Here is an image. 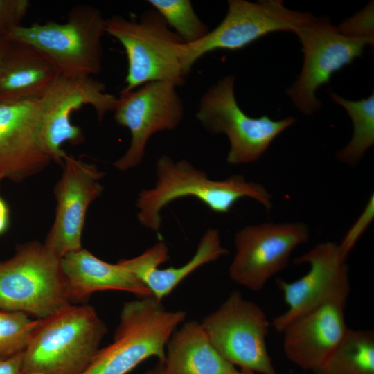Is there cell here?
<instances>
[{
	"instance_id": "11",
	"label": "cell",
	"mask_w": 374,
	"mask_h": 374,
	"mask_svg": "<svg viewBox=\"0 0 374 374\" xmlns=\"http://www.w3.org/2000/svg\"><path fill=\"white\" fill-rule=\"evenodd\" d=\"M39 100L42 143L52 161L62 165L66 153L62 145H78L84 140L81 128L71 123V114L89 105L102 121L108 112L114 111L117 97L107 93L105 85L92 76L58 74Z\"/></svg>"
},
{
	"instance_id": "24",
	"label": "cell",
	"mask_w": 374,
	"mask_h": 374,
	"mask_svg": "<svg viewBox=\"0 0 374 374\" xmlns=\"http://www.w3.org/2000/svg\"><path fill=\"white\" fill-rule=\"evenodd\" d=\"M184 44L199 41L210 31L195 13L189 0L148 1Z\"/></svg>"
},
{
	"instance_id": "17",
	"label": "cell",
	"mask_w": 374,
	"mask_h": 374,
	"mask_svg": "<svg viewBox=\"0 0 374 374\" xmlns=\"http://www.w3.org/2000/svg\"><path fill=\"white\" fill-rule=\"evenodd\" d=\"M346 300H328L284 327L283 350L290 361L314 372L321 367L348 329L345 319Z\"/></svg>"
},
{
	"instance_id": "19",
	"label": "cell",
	"mask_w": 374,
	"mask_h": 374,
	"mask_svg": "<svg viewBox=\"0 0 374 374\" xmlns=\"http://www.w3.org/2000/svg\"><path fill=\"white\" fill-rule=\"evenodd\" d=\"M60 265L71 301H80L106 290L126 291L138 298L151 296L150 290L118 262L112 264L83 248L61 258Z\"/></svg>"
},
{
	"instance_id": "10",
	"label": "cell",
	"mask_w": 374,
	"mask_h": 374,
	"mask_svg": "<svg viewBox=\"0 0 374 374\" xmlns=\"http://www.w3.org/2000/svg\"><path fill=\"white\" fill-rule=\"evenodd\" d=\"M294 33L302 44L304 62L297 80L287 93L301 112L312 114L321 106L315 94L318 88L360 56L373 39L346 36L328 19L314 16Z\"/></svg>"
},
{
	"instance_id": "31",
	"label": "cell",
	"mask_w": 374,
	"mask_h": 374,
	"mask_svg": "<svg viewBox=\"0 0 374 374\" xmlns=\"http://www.w3.org/2000/svg\"><path fill=\"white\" fill-rule=\"evenodd\" d=\"M145 374H168L164 361H159L157 365L148 371Z\"/></svg>"
},
{
	"instance_id": "8",
	"label": "cell",
	"mask_w": 374,
	"mask_h": 374,
	"mask_svg": "<svg viewBox=\"0 0 374 374\" xmlns=\"http://www.w3.org/2000/svg\"><path fill=\"white\" fill-rule=\"evenodd\" d=\"M228 11L220 24L199 41L182 44L179 56L184 73L188 75L193 64L211 51L239 50L273 32L294 31L314 15L285 8L278 0L253 3L229 0Z\"/></svg>"
},
{
	"instance_id": "35",
	"label": "cell",
	"mask_w": 374,
	"mask_h": 374,
	"mask_svg": "<svg viewBox=\"0 0 374 374\" xmlns=\"http://www.w3.org/2000/svg\"><path fill=\"white\" fill-rule=\"evenodd\" d=\"M314 374H318V373H314Z\"/></svg>"
},
{
	"instance_id": "22",
	"label": "cell",
	"mask_w": 374,
	"mask_h": 374,
	"mask_svg": "<svg viewBox=\"0 0 374 374\" xmlns=\"http://www.w3.org/2000/svg\"><path fill=\"white\" fill-rule=\"evenodd\" d=\"M318 374H374V334L348 328Z\"/></svg>"
},
{
	"instance_id": "30",
	"label": "cell",
	"mask_w": 374,
	"mask_h": 374,
	"mask_svg": "<svg viewBox=\"0 0 374 374\" xmlns=\"http://www.w3.org/2000/svg\"><path fill=\"white\" fill-rule=\"evenodd\" d=\"M9 224V208L6 201L0 196V235L8 230Z\"/></svg>"
},
{
	"instance_id": "1",
	"label": "cell",
	"mask_w": 374,
	"mask_h": 374,
	"mask_svg": "<svg viewBox=\"0 0 374 374\" xmlns=\"http://www.w3.org/2000/svg\"><path fill=\"white\" fill-rule=\"evenodd\" d=\"M154 187L143 189L138 195L137 218L147 229L159 233L163 207L175 199L193 197L211 211L228 213L240 199L249 197L267 211L272 208L271 195L262 184L247 181L242 175H232L224 180H213L186 160L175 161L167 155L156 163Z\"/></svg>"
},
{
	"instance_id": "18",
	"label": "cell",
	"mask_w": 374,
	"mask_h": 374,
	"mask_svg": "<svg viewBox=\"0 0 374 374\" xmlns=\"http://www.w3.org/2000/svg\"><path fill=\"white\" fill-rule=\"evenodd\" d=\"M228 253V249L221 244L219 231L209 229L202 236L193 256L181 266L158 268L168 259V247L163 241L134 258L118 262L139 278L152 296L161 301L197 269Z\"/></svg>"
},
{
	"instance_id": "16",
	"label": "cell",
	"mask_w": 374,
	"mask_h": 374,
	"mask_svg": "<svg viewBox=\"0 0 374 374\" xmlns=\"http://www.w3.org/2000/svg\"><path fill=\"white\" fill-rule=\"evenodd\" d=\"M51 161L40 136L39 98L0 103V184L23 181Z\"/></svg>"
},
{
	"instance_id": "28",
	"label": "cell",
	"mask_w": 374,
	"mask_h": 374,
	"mask_svg": "<svg viewBox=\"0 0 374 374\" xmlns=\"http://www.w3.org/2000/svg\"><path fill=\"white\" fill-rule=\"evenodd\" d=\"M373 203V195H372L361 216L350 229L341 242L339 244L341 251L345 258H347V256L358 238L372 221L374 215Z\"/></svg>"
},
{
	"instance_id": "9",
	"label": "cell",
	"mask_w": 374,
	"mask_h": 374,
	"mask_svg": "<svg viewBox=\"0 0 374 374\" xmlns=\"http://www.w3.org/2000/svg\"><path fill=\"white\" fill-rule=\"evenodd\" d=\"M200 323L215 350L233 366L253 373L277 374L267 348V315L240 292L233 291Z\"/></svg>"
},
{
	"instance_id": "20",
	"label": "cell",
	"mask_w": 374,
	"mask_h": 374,
	"mask_svg": "<svg viewBox=\"0 0 374 374\" xmlns=\"http://www.w3.org/2000/svg\"><path fill=\"white\" fill-rule=\"evenodd\" d=\"M58 74L34 48L8 41L0 69V103L39 98Z\"/></svg>"
},
{
	"instance_id": "29",
	"label": "cell",
	"mask_w": 374,
	"mask_h": 374,
	"mask_svg": "<svg viewBox=\"0 0 374 374\" xmlns=\"http://www.w3.org/2000/svg\"><path fill=\"white\" fill-rule=\"evenodd\" d=\"M24 352L5 359H0V374H24Z\"/></svg>"
},
{
	"instance_id": "7",
	"label": "cell",
	"mask_w": 374,
	"mask_h": 374,
	"mask_svg": "<svg viewBox=\"0 0 374 374\" xmlns=\"http://www.w3.org/2000/svg\"><path fill=\"white\" fill-rule=\"evenodd\" d=\"M234 82L235 77L227 75L212 85L202 97L195 115L210 134H224L228 137L229 164H247L257 161L295 118L274 121L267 116H249L236 101Z\"/></svg>"
},
{
	"instance_id": "12",
	"label": "cell",
	"mask_w": 374,
	"mask_h": 374,
	"mask_svg": "<svg viewBox=\"0 0 374 374\" xmlns=\"http://www.w3.org/2000/svg\"><path fill=\"white\" fill-rule=\"evenodd\" d=\"M309 235L308 226L299 222L244 226L235 235L230 278L252 291L261 290L287 265L292 252L305 243Z\"/></svg>"
},
{
	"instance_id": "14",
	"label": "cell",
	"mask_w": 374,
	"mask_h": 374,
	"mask_svg": "<svg viewBox=\"0 0 374 374\" xmlns=\"http://www.w3.org/2000/svg\"><path fill=\"white\" fill-rule=\"evenodd\" d=\"M346 259L339 244L325 242L293 260L297 265L308 264L310 269L292 282L276 279L287 305V310L272 321L277 332H281L292 320L328 300L348 299L350 285Z\"/></svg>"
},
{
	"instance_id": "21",
	"label": "cell",
	"mask_w": 374,
	"mask_h": 374,
	"mask_svg": "<svg viewBox=\"0 0 374 374\" xmlns=\"http://www.w3.org/2000/svg\"><path fill=\"white\" fill-rule=\"evenodd\" d=\"M168 374H234L237 369L215 350L195 320L184 323L166 347Z\"/></svg>"
},
{
	"instance_id": "5",
	"label": "cell",
	"mask_w": 374,
	"mask_h": 374,
	"mask_svg": "<svg viewBox=\"0 0 374 374\" xmlns=\"http://www.w3.org/2000/svg\"><path fill=\"white\" fill-rule=\"evenodd\" d=\"M105 33L123 46L127 58L125 87L129 92L151 82H166L176 87L185 82L179 57L184 44L154 9L145 11L139 21L114 15L105 19Z\"/></svg>"
},
{
	"instance_id": "2",
	"label": "cell",
	"mask_w": 374,
	"mask_h": 374,
	"mask_svg": "<svg viewBox=\"0 0 374 374\" xmlns=\"http://www.w3.org/2000/svg\"><path fill=\"white\" fill-rule=\"evenodd\" d=\"M106 332L91 306L64 307L40 319L24 351V374H82Z\"/></svg>"
},
{
	"instance_id": "32",
	"label": "cell",
	"mask_w": 374,
	"mask_h": 374,
	"mask_svg": "<svg viewBox=\"0 0 374 374\" xmlns=\"http://www.w3.org/2000/svg\"><path fill=\"white\" fill-rule=\"evenodd\" d=\"M8 45V41L4 38H0V69L1 62Z\"/></svg>"
},
{
	"instance_id": "13",
	"label": "cell",
	"mask_w": 374,
	"mask_h": 374,
	"mask_svg": "<svg viewBox=\"0 0 374 374\" xmlns=\"http://www.w3.org/2000/svg\"><path fill=\"white\" fill-rule=\"evenodd\" d=\"M176 87L170 82H151L129 92H121L113 111L114 119L129 130L131 141L114 167L125 171L137 166L154 134L175 130L180 125L184 106Z\"/></svg>"
},
{
	"instance_id": "4",
	"label": "cell",
	"mask_w": 374,
	"mask_h": 374,
	"mask_svg": "<svg viewBox=\"0 0 374 374\" xmlns=\"http://www.w3.org/2000/svg\"><path fill=\"white\" fill-rule=\"evenodd\" d=\"M152 296L124 304L113 341L100 349L82 374H127L150 357L165 361L166 344L186 319Z\"/></svg>"
},
{
	"instance_id": "27",
	"label": "cell",
	"mask_w": 374,
	"mask_h": 374,
	"mask_svg": "<svg viewBox=\"0 0 374 374\" xmlns=\"http://www.w3.org/2000/svg\"><path fill=\"white\" fill-rule=\"evenodd\" d=\"M29 6L28 0H0V38L21 25Z\"/></svg>"
},
{
	"instance_id": "15",
	"label": "cell",
	"mask_w": 374,
	"mask_h": 374,
	"mask_svg": "<svg viewBox=\"0 0 374 374\" xmlns=\"http://www.w3.org/2000/svg\"><path fill=\"white\" fill-rule=\"evenodd\" d=\"M63 172L54 194L57 206L55 221L44 245L62 258L82 249V233L89 206L103 190L100 182L104 173L88 163L66 154Z\"/></svg>"
},
{
	"instance_id": "26",
	"label": "cell",
	"mask_w": 374,
	"mask_h": 374,
	"mask_svg": "<svg viewBox=\"0 0 374 374\" xmlns=\"http://www.w3.org/2000/svg\"><path fill=\"white\" fill-rule=\"evenodd\" d=\"M335 27L340 33L348 37L374 39L373 1L362 10Z\"/></svg>"
},
{
	"instance_id": "34",
	"label": "cell",
	"mask_w": 374,
	"mask_h": 374,
	"mask_svg": "<svg viewBox=\"0 0 374 374\" xmlns=\"http://www.w3.org/2000/svg\"><path fill=\"white\" fill-rule=\"evenodd\" d=\"M28 374H39V373H28Z\"/></svg>"
},
{
	"instance_id": "6",
	"label": "cell",
	"mask_w": 374,
	"mask_h": 374,
	"mask_svg": "<svg viewBox=\"0 0 374 374\" xmlns=\"http://www.w3.org/2000/svg\"><path fill=\"white\" fill-rule=\"evenodd\" d=\"M60 260L44 244L30 242L0 261V310L42 319L70 305Z\"/></svg>"
},
{
	"instance_id": "23",
	"label": "cell",
	"mask_w": 374,
	"mask_h": 374,
	"mask_svg": "<svg viewBox=\"0 0 374 374\" xmlns=\"http://www.w3.org/2000/svg\"><path fill=\"white\" fill-rule=\"evenodd\" d=\"M332 98L348 112L353 125L350 142L337 154V159L356 164L374 143V93L367 98L353 101L332 93Z\"/></svg>"
},
{
	"instance_id": "25",
	"label": "cell",
	"mask_w": 374,
	"mask_h": 374,
	"mask_svg": "<svg viewBox=\"0 0 374 374\" xmlns=\"http://www.w3.org/2000/svg\"><path fill=\"white\" fill-rule=\"evenodd\" d=\"M39 321L23 312L0 310V359L24 352Z\"/></svg>"
},
{
	"instance_id": "33",
	"label": "cell",
	"mask_w": 374,
	"mask_h": 374,
	"mask_svg": "<svg viewBox=\"0 0 374 374\" xmlns=\"http://www.w3.org/2000/svg\"><path fill=\"white\" fill-rule=\"evenodd\" d=\"M234 374H255V373L248 370L240 369V371L237 370Z\"/></svg>"
},
{
	"instance_id": "3",
	"label": "cell",
	"mask_w": 374,
	"mask_h": 374,
	"mask_svg": "<svg viewBox=\"0 0 374 374\" xmlns=\"http://www.w3.org/2000/svg\"><path fill=\"white\" fill-rule=\"evenodd\" d=\"M105 19L91 5H78L70 10L66 21H48L18 26L5 39L24 43L44 55L59 74L83 77L102 69L101 39Z\"/></svg>"
}]
</instances>
